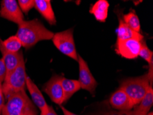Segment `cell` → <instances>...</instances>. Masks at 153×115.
<instances>
[{
  "label": "cell",
  "instance_id": "cell-1",
  "mask_svg": "<svg viewBox=\"0 0 153 115\" xmlns=\"http://www.w3.org/2000/svg\"><path fill=\"white\" fill-rule=\"evenodd\" d=\"M22 46L28 49L39 41L52 39L54 33L44 26L38 20L24 21L18 25L16 34Z\"/></svg>",
  "mask_w": 153,
  "mask_h": 115
},
{
  "label": "cell",
  "instance_id": "cell-2",
  "mask_svg": "<svg viewBox=\"0 0 153 115\" xmlns=\"http://www.w3.org/2000/svg\"><path fill=\"white\" fill-rule=\"evenodd\" d=\"M1 115H38V112L25 91L22 90L7 98Z\"/></svg>",
  "mask_w": 153,
  "mask_h": 115
},
{
  "label": "cell",
  "instance_id": "cell-3",
  "mask_svg": "<svg viewBox=\"0 0 153 115\" xmlns=\"http://www.w3.org/2000/svg\"><path fill=\"white\" fill-rule=\"evenodd\" d=\"M150 86H150V78L147 73L143 76L123 81L120 88L128 95L135 107L143 99Z\"/></svg>",
  "mask_w": 153,
  "mask_h": 115
},
{
  "label": "cell",
  "instance_id": "cell-4",
  "mask_svg": "<svg viewBox=\"0 0 153 115\" xmlns=\"http://www.w3.org/2000/svg\"><path fill=\"white\" fill-rule=\"evenodd\" d=\"M26 78L27 76L24 61L13 71L6 74L1 86L2 92L6 98L13 94L25 90L26 86Z\"/></svg>",
  "mask_w": 153,
  "mask_h": 115
},
{
  "label": "cell",
  "instance_id": "cell-5",
  "mask_svg": "<svg viewBox=\"0 0 153 115\" xmlns=\"http://www.w3.org/2000/svg\"><path fill=\"white\" fill-rule=\"evenodd\" d=\"M52 41L60 52L74 60L78 61V54L74 43L73 29H68L54 34Z\"/></svg>",
  "mask_w": 153,
  "mask_h": 115
},
{
  "label": "cell",
  "instance_id": "cell-6",
  "mask_svg": "<svg viewBox=\"0 0 153 115\" xmlns=\"http://www.w3.org/2000/svg\"><path fill=\"white\" fill-rule=\"evenodd\" d=\"M78 62L79 64V79L78 81L80 88L89 91L94 95L98 83L93 77L87 63L79 55H78Z\"/></svg>",
  "mask_w": 153,
  "mask_h": 115
},
{
  "label": "cell",
  "instance_id": "cell-7",
  "mask_svg": "<svg viewBox=\"0 0 153 115\" xmlns=\"http://www.w3.org/2000/svg\"><path fill=\"white\" fill-rule=\"evenodd\" d=\"M0 16L10 22L20 24L24 17L18 3L15 0H3L1 2Z\"/></svg>",
  "mask_w": 153,
  "mask_h": 115
},
{
  "label": "cell",
  "instance_id": "cell-8",
  "mask_svg": "<svg viewBox=\"0 0 153 115\" xmlns=\"http://www.w3.org/2000/svg\"><path fill=\"white\" fill-rule=\"evenodd\" d=\"M141 41L136 39L117 40L115 50L120 55L126 59H136L140 53Z\"/></svg>",
  "mask_w": 153,
  "mask_h": 115
},
{
  "label": "cell",
  "instance_id": "cell-9",
  "mask_svg": "<svg viewBox=\"0 0 153 115\" xmlns=\"http://www.w3.org/2000/svg\"><path fill=\"white\" fill-rule=\"evenodd\" d=\"M60 75L55 74L43 86V90L55 104L61 105L65 102V95L61 83Z\"/></svg>",
  "mask_w": 153,
  "mask_h": 115
},
{
  "label": "cell",
  "instance_id": "cell-10",
  "mask_svg": "<svg viewBox=\"0 0 153 115\" xmlns=\"http://www.w3.org/2000/svg\"><path fill=\"white\" fill-rule=\"evenodd\" d=\"M0 51L2 54V59L6 65L7 74L13 71L22 62H24V55L20 51L17 53H11L6 50L3 44V41L0 39Z\"/></svg>",
  "mask_w": 153,
  "mask_h": 115
},
{
  "label": "cell",
  "instance_id": "cell-11",
  "mask_svg": "<svg viewBox=\"0 0 153 115\" xmlns=\"http://www.w3.org/2000/svg\"><path fill=\"white\" fill-rule=\"evenodd\" d=\"M110 104L113 108L122 111H128L134 107L128 95L121 88L118 89L111 95Z\"/></svg>",
  "mask_w": 153,
  "mask_h": 115
},
{
  "label": "cell",
  "instance_id": "cell-12",
  "mask_svg": "<svg viewBox=\"0 0 153 115\" xmlns=\"http://www.w3.org/2000/svg\"><path fill=\"white\" fill-rule=\"evenodd\" d=\"M26 86L30 94L32 101H33L34 104L40 109L41 111L47 108L48 105L46 103L42 93L29 77H27L26 78Z\"/></svg>",
  "mask_w": 153,
  "mask_h": 115
},
{
  "label": "cell",
  "instance_id": "cell-13",
  "mask_svg": "<svg viewBox=\"0 0 153 115\" xmlns=\"http://www.w3.org/2000/svg\"><path fill=\"white\" fill-rule=\"evenodd\" d=\"M34 8L51 25L56 23V20L50 0H34Z\"/></svg>",
  "mask_w": 153,
  "mask_h": 115
},
{
  "label": "cell",
  "instance_id": "cell-14",
  "mask_svg": "<svg viewBox=\"0 0 153 115\" xmlns=\"http://www.w3.org/2000/svg\"><path fill=\"white\" fill-rule=\"evenodd\" d=\"M153 104V90L152 86H150L146 94L140 103L134 107L133 110L135 115H146L151 108Z\"/></svg>",
  "mask_w": 153,
  "mask_h": 115
},
{
  "label": "cell",
  "instance_id": "cell-15",
  "mask_svg": "<svg viewBox=\"0 0 153 115\" xmlns=\"http://www.w3.org/2000/svg\"><path fill=\"white\" fill-rule=\"evenodd\" d=\"M109 8V3L106 0H98L90 9V13L94 15L97 21L100 22H105L108 16V11Z\"/></svg>",
  "mask_w": 153,
  "mask_h": 115
},
{
  "label": "cell",
  "instance_id": "cell-16",
  "mask_svg": "<svg viewBox=\"0 0 153 115\" xmlns=\"http://www.w3.org/2000/svg\"><path fill=\"white\" fill-rule=\"evenodd\" d=\"M117 40H126L129 39H136L143 40V37L140 32L134 31L124 22L122 19H120L119 26L117 29Z\"/></svg>",
  "mask_w": 153,
  "mask_h": 115
},
{
  "label": "cell",
  "instance_id": "cell-17",
  "mask_svg": "<svg viewBox=\"0 0 153 115\" xmlns=\"http://www.w3.org/2000/svg\"><path fill=\"white\" fill-rule=\"evenodd\" d=\"M61 83L64 92L65 101H67L74 93L78 92L80 89V86L78 80L66 79L61 77Z\"/></svg>",
  "mask_w": 153,
  "mask_h": 115
},
{
  "label": "cell",
  "instance_id": "cell-18",
  "mask_svg": "<svg viewBox=\"0 0 153 115\" xmlns=\"http://www.w3.org/2000/svg\"><path fill=\"white\" fill-rule=\"evenodd\" d=\"M122 20L130 29L137 32H140L141 29L140 22L135 11H131L123 16Z\"/></svg>",
  "mask_w": 153,
  "mask_h": 115
},
{
  "label": "cell",
  "instance_id": "cell-19",
  "mask_svg": "<svg viewBox=\"0 0 153 115\" xmlns=\"http://www.w3.org/2000/svg\"><path fill=\"white\" fill-rule=\"evenodd\" d=\"M3 44L5 48L9 52L17 53L19 51L22 44L19 39L16 36L10 37L6 40L3 41Z\"/></svg>",
  "mask_w": 153,
  "mask_h": 115
},
{
  "label": "cell",
  "instance_id": "cell-20",
  "mask_svg": "<svg viewBox=\"0 0 153 115\" xmlns=\"http://www.w3.org/2000/svg\"><path fill=\"white\" fill-rule=\"evenodd\" d=\"M139 56L141 57L143 59L146 61V62L149 63L153 59V53L146 44L144 40L141 41V46L140 50V53H139Z\"/></svg>",
  "mask_w": 153,
  "mask_h": 115
},
{
  "label": "cell",
  "instance_id": "cell-21",
  "mask_svg": "<svg viewBox=\"0 0 153 115\" xmlns=\"http://www.w3.org/2000/svg\"><path fill=\"white\" fill-rule=\"evenodd\" d=\"M22 13H27L34 7V0H19L17 2Z\"/></svg>",
  "mask_w": 153,
  "mask_h": 115
},
{
  "label": "cell",
  "instance_id": "cell-22",
  "mask_svg": "<svg viewBox=\"0 0 153 115\" xmlns=\"http://www.w3.org/2000/svg\"><path fill=\"white\" fill-rule=\"evenodd\" d=\"M7 74V70L6 65L4 64V60L0 59V86H2V83L4 81Z\"/></svg>",
  "mask_w": 153,
  "mask_h": 115
},
{
  "label": "cell",
  "instance_id": "cell-23",
  "mask_svg": "<svg viewBox=\"0 0 153 115\" xmlns=\"http://www.w3.org/2000/svg\"><path fill=\"white\" fill-rule=\"evenodd\" d=\"M40 115H58L52 106L48 105L47 108L41 111Z\"/></svg>",
  "mask_w": 153,
  "mask_h": 115
},
{
  "label": "cell",
  "instance_id": "cell-24",
  "mask_svg": "<svg viewBox=\"0 0 153 115\" xmlns=\"http://www.w3.org/2000/svg\"><path fill=\"white\" fill-rule=\"evenodd\" d=\"M4 106V95L2 92L1 86H0V115H1L2 109Z\"/></svg>",
  "mask_w": 153,
  "mask_h": 115
},
{
  "label": "cell",
  "instance_id": "cell-25",
  "mask_svg": "<svg viewBox=\"0 0 153 115\" xmlns=\"http://www.w3.org/2000/svg\"><path fill=\"white\" fill-rule=\"evenodd\" d=\"M61 109L62 110V112H63L64 115H78V114H74V113H73V112H71L70 111H69L68 110L65 108V107L63 106H62V105H61Z\"/></svg>",
  "mask_w": 153,
  "mask_h": 115
},
{
  "label": "cell",
  "instance_id": "cell-26",
  "mask_svg": "<svg viewBox=\"0 0 153 115\" xmlns=\"http://www.w3.org/2000/svg\"><path fill=\"white\" fill-rule=\"evenodd\" d=\"M104 115H122V112H109Z\"/></svg>",
  "mask_w": 153,
  "mask_h": 115
},
{
  "label": "cell",
  "instance_id": "cell-27",
  "mask_svg": "<svg viewBox=\"0 0 153 115\" xmlns=\"http://www.w3.org/2000/svg\"><path fill=\"white\" fill-rule=\"evenodd\" d=\"M146 115H153L152 112H148V113Z\"/></svg>",
  "mask_w": 153,
  "mask_h": 115
}]
</instances>
